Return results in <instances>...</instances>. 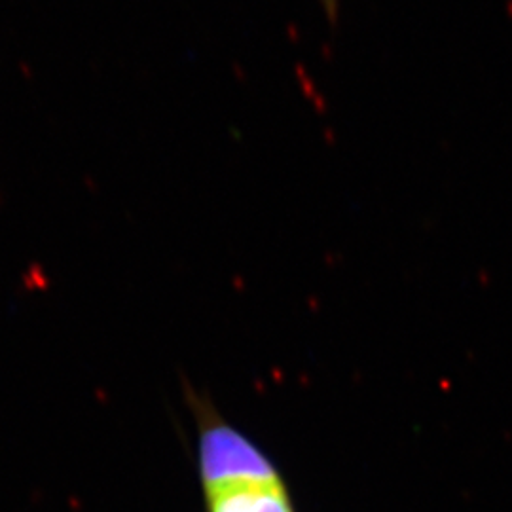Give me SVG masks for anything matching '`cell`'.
<instances>
[{
  "label": "cell",
  "instance_id": "obj_1",
  "mask_svg": "<svg viewBox=\"0 0 512 512\" xmlns=\"http://www.w3.org/2000/svg\"><path fill=\"white\" fill-rule=\"evenodd\" d=\"M198 469L203 490L234 482L283 478L253 440L219 416L200 412Z\"/></svg>",
  "mask_w": 512,
  "mask_h": 512
},
{
  "label": "cell",
  "instance_id": "obj_2",
  "mask_svg": "<svg viewBox=\"0 0 512 512\" xmlns=\"http://www.w3.org/2000/svg\"><path fill=\"white\" fill-rule=\"evenodd\" d=\"M203 494L209 512H296L283 478L222 484Z\"/></svg>",
  "mask_w": 512,
  "mask_h": 512
},
{
  "label": "cell",
  "instance_id": "obj_3",
  "mask_svg": "<svg viewBox=\"0 0 512 512\" xmlns=\"http://www.w3.org/2000/svg\"><path fill=\"white\" fill-rule=\"evenodd\" d=\"M330 25H336L340 18V0H317Z\"/></svg>",
  "mask_w": 512,
  "mask_h": 512
}]
</instances>
